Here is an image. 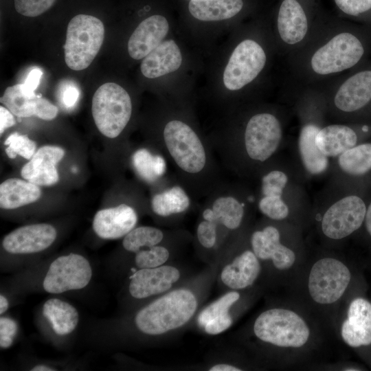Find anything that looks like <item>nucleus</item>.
Returning a JSON list of instances; mask_svg holds the SVG:
<instances>
[{"mask_svg":"<svg viewBox=\"0 0 371 371\" xmlns=\"http://www.w3.org/2000/svg\"><path fill=\"white\" fill-rule=\"evenodd\" d=\"M367 34L341 22H323L310 42L287 58L303 86H321L358 67L369 49Z\"/></svg>","mask_w":371,"mask_h":371,"instance_id":"nucleus-1","label":"nucleus"},{"mask_svg":"<svg viewBox=\"0 0 371 371\" xmlns=\"http://www.w3.org/2000/svg\"><path fill=\"white\" fill-rule=\"evenodd\" d=\"M284 118L271 110L254 113L238 138L212 144L221 164L240 177L259 175L268 166L282 141Z\"/></svg>","mask_w":371,"mask_h":371,"instance_id":"nucleus-2","label":"nucleus"},{"mask_svg":"<svg viewBox=\"0 0 371 371\" xmlns=\"http://www.w3.org/2000/svg\"><path fill=\"white\" fill-rule=\"evenodd\" d=\"M321 87L328 113L339 120L352 118L371 104V65L357 67Z\"/></svg>","mask_w":371,"mask_h":371,"instance_id":"nucleus-3","label":"nucleus"},{"mask_svg":"<svg viewBox=\"0 0 371 371\" xmlns=\"http://www.w3.org/2000/svg\"><path fill=\"white\" fill-rule=\"evenodd\" d=\"M199 218L212 222L216 227L222 247L232 242V234L242 226L247 199L235 185L223 181L205 198Z\"/></svg>","mask_w":371,"mask_h":371,"instance_id":"nucleus-4","label":"nucleus"},{"mask_svg":"<svg viewBox=\"0 0 371 371\" xmlns=\"http://www.w3.org/2000/svg\"><path fill=\"white\" fill-rule=\"evenodd\" d=\"M303 0H282L276 17L273 37L287 58L303 49L324 21H315Z\"/></svg>","mask_w":371,"mask_h":371,"instance_id":"nucleus-5","label":"nucleus"},{"mask_svg":"<svg viewBox=\"0 0 371 371\" xmlns=\"http://www.w3.org/2000/svg\"><path fill=\"white\" fill-rule=\"evenodd\" d=\"M104 38V27L98 18L80 14L69 21L64 45L67 65L80 71L87 68L99 52Z\"/></svg>","mask_w":371,"mask_h":371,"instance_id":"nucleus-6","label":"nucleus"},{"mask_svg":"<svg viewBox=\"0 0 371 371\" xmlns=\"http://www.w3.org/2000/svg\"><path fill=\"white\" fill-rule=\"evenodd\" d=\"M252 331L258 340L278 347H301L310 335L307 324L299 315L280 308L262 312L256 318Z\"/></svg>","mask_w":371,"mask_h":371,"instance_id":"nucleus-7","label":"nucleus"},{"mask_svg":"<svg viewBox=\"0 0 371 371\" xmlns=\"http://www.w3.org/2000/svg\"><path fill=\"white\" fill-rule=\"evenodd\" d=\"M132 110L129 94L116 83H104L93 94V118L99 131L108 138H116L122 133L131 120Z\"/></svg>","mask_w":371,"mask_h":371,"instance_id":"nucleus-8","label":"nucleus"},{"mask_svg":"<svg viewBox=\"0 0 371 371\" xmlns=\"http://www.w3.org/2000/svg\"><path fill=\"white\" fill-rule=\"evenodd\" d=\"M269 60L268 49L258 40L245 38L233 50L223 72L229 91H240L262 74Z\"/></svg>","mask_w":371,"mask_h":371,"instance_id":"nucleus-9","label":"nucleus"},{"mask_svg":"<svg viewBox=\"0 0 371 371\" xmlns=\"http://www.w3.org/2000/svg\"><path fill=\"white\" fill-rule=\"evenodd\" d=\"M193 275L172 261L148 269H137L129 276L128 291L137 300L154 299L181 285Z\"/></svg>","mask_w":371,"mask_h":371,"instance_id":"nucleus-10","label":"nucleus"},{"mask_svg":"<svg viewBox=\"0 0 371 371\" xmlns=\"http://www.w3.org/2000/svg\"><path fill=\"white\" fill-rule=\"evenodd\" d=\"M350 278V272L343 262L333 258H322L311 269L309 293L319 304L334 303L344 293Z\"/></svg>","mask_w":371,"mask_h":371,"instance_id":"nucleus-11","label":"nucleus"},{"mask_svg":"<svg viewBox=\"0 0 371 371\" xmlns=\"http://www.w3.org/2000/svg\"><path fill=\"white\" fill-rule=\"evenodd\" d=\"M229 245L224 249L216 278L221 293L242 291L252 286L262 269L260 262L251 248L233 255Z\"/></svg>","mask_w":371,"mask_h":371,"instance_id":"nucleus-12","label":"nucleus"},{"mask_svg":"<svg viewBox=\"0 0 371 371\" xmlns=\"http://www.w3.org/2000/svg\"><path fill=\"white\" fill-rule=\"evenodd\" d=\"M91 276V267L87 259L80 254H69L52 262L43 286L50 293L78 290L89 283Z\"/></svg>","mask_w":371,"mask_h":371,"instance_id":"nucleus-13","label":"nucleus"},{"mask_svg":"<svg viewBox=\"0 0 371 371\" xmlns=\"http://www.w3.org/2000/svg\"><path fill=\"white\" fill-rule=\"evenodd\" d=\"M364 201L357 195L345 196L328 207L322 219V230L328 238L340 240L362 225L366 216Z\"/></svg>","mask_w":371,"mask_h":371,"instance_id":"nucleus-14","label":"nucleus"},{"mask_svg":"<svg viewBox=\"0 0 371 371\" xmlns=\"http://www.w3.org/2000/svg\"><path fill=\"white\" fill-rule=\"evenodd\" d=\"M241 291H226L198 312L192 326L207 335H218L228 330L235 320L234 308Z\"/></svg>","mask_w":371,"mask_h":371,"instance_id":"nucleus-15","label":"nucleus"},{"mask_svg":"<svg viewBox=\"0 0 371 371\" xmlns=\"http://www.w3.org/2000/svg\"><path fill=\"white\" fill-rule=\"evenodd\" d=\"M193 199L173 175L151 197L152 212L168 225L179 222L190 210Z\"/></svg>","mask_w":371,"mask_h":371,"instance_id":"nucleus-16","label":"nucleus"},{"mask_svg":"<svg viewBox=\"0 0 371 371\" xmlns=\"http://www.w3.org/2000/svg\"><path fill=\"white\" fill-rule=\"evenodd\" d=\"M56 230L47 223L20 227L7 234L2 242L3 249L12 254H29L48 248L56 238Z\"/></svg>","mask_w":371,"mask_h":371,"instance_id":"nucleus-17","label":"nucleus"},{"mask_svg":"<svg viewBox=\"0 0 371 371\" xmlns=\"http://www.w3.org/2000/svg\"><path fill=\"white\" fill-rule=\"evenodd\" d=\"M249 243L260 261L271 260L278 269H289L295 260L294 252L281 243L280 232L273 225L254 231Z\"/></svg>","mask_w":371,"mask_h":371,"instance_id":"nucleus-18","label":"nucleus"},{"mask_svg":"<svg viewBox=\"0 0 371 371\" xmlns=\"http://www.w3.org/2000/svg\"><path fill=\"white\" fill-rule=\"evenodd\" d=\"M137 221L136 210L122 203L98 211L93 218V229L103 239H117L124 237L135 228Z\"/></svg>","mask_w":371,"mask_h":371,"instance_id":"nucleus-19","label":"nucleus"},{"mask_svg":"<svg viewBox=\"0 0 371 371\" xmlns=\"http://www.w3.org/2000/svg\"><path fill=\"white\" fill-rule=\"evenodd\" d=\"M65 150L58 146L45 145L38 148L21 170V177L39 186H50L59 180L57 164Z\"/></svg>","mask_w":371,"mask_h":371,"instance_id":"nucleus-20","label":"nucleus"},{"mask_svg":"<svg viewBox=\"0 0 371 371\" xmlns=\"http://www.w3.org/2000/svg\"><path fill=\"white\" fill-rule=\"evenodd\" d=\"M168 30V22L161 15L155 14L142 21L129 38L130 56L135 60L146 57L163 41Z\"/></svg>","mask_w":371,"mask_h":371,"instance_id":"nucleus-21","label":"nucleus"},{"mask_svg":"<svg viewBox=\"0 0 371 371\" xmlns=\"http://www.w3.org/2000/svg\"><path fill=\"white\" fill-rule=\"evenodd\" d=\"M344 341L351 347L371 344V303L357 298L350 304L348 318L341 326Z\"/></svg>","mask_w":371,"mask_h":371,"instance_id":"nucleus-22","label":"nucleus"},{"mask_svg":"<svg viewBox=\"0 0 371 371\" xmlns=\"http://www.w3.org/2000/svg\"><path fill=\"white\" fill-rule=\"evenodd\" d=\"M181 63L178 45L173 40H166L144 58L140 69L145 77L155 78L177 70Z\"/></svg>","mask_w":371,"mask_h":371,"instance_id":"nucleus-23","label":"nucleus"},{"mask_svg":"<svg viewBox=\"0 0 371 371\" xmlns=\"http://www.w3.org/2000/svg\"><path fill=\"white\" fill-rule=\"evenodd\" d=\"M357 140L358 136L355 129L342 124L324 125L315 138L318 149L328 158L338 157L355 146Z\"/></svg>","mask_w":371,"mask_h":371,"instance_id":"nucleus-24","label":"nucleus"},{"mask_svg":"<svg viewBox=\"0 0 371 371\" xmlns=\"http://www.w3.org/2000/svg\"><path fill=\"white\" fill-rule=\"evenodd\" d=\"M135 173L144 182L150 185H162L171 175L167 173V161L159 152L147 148L136 150L131 156Z\"/></svg>","mask_w":371,"mask_h":371,"instance_id":"nucleus-25","label":"nucleus"},{"mask_svg":"<svg viewBox=\"0 0 371 371\" xmlns=\"http://www.w3.org/2000/svg\"><path fill=\"white\" fill-rule=\"evenodd\" d=\"M41 194L39 186L29 181L8 179L0 185V207L4 210L16 209L36 201Z\"/></svg>","mask_w":371,"mask_h":371,"instance_id":"nucleus-26","label":"nucleus"},{"mask_svg":"<svg viewBox=\"0 0 371 371\" xmlns=\"http://www.w3.org/2000/svg\"><path fill=\"white\" fill-rule=\"evenodd\" d=\"M243 5V0H190L188 9L198 20L216 21L235 16Z\"/></svg>","mask_w":371,"mask_h":371,"instance_id":"nucleus-27","label":"nucleus"},{"mask_svg":"<svg viewBox=\"0 0 371 371\" xmlns=\"http://www.w3.org/2000/svg\"><path fill=\"white\" fill-rule=\"evenodd\" d=\"M43 315L50 322L53 330L60 336L71 333L79 320L76 308L57 298H52L45 302Z\"/></svg>","mask_w":371,"mask_h":371,"instance_id":"nucleus-28","label":"nucleus"},{"mask_svg":"<svg viewBox=\"0 0 371 371\" xmlns=\"http://www.w3.org/2000/svg\"><path fill=\"white\" fill-rule=\"evenodd\" d=\"M179 230L165 231L153 226H139L133 228L123 238L124 249L133 254L163 243L173 236Z\"/></svg>","mask_w":371,"mask_h":371,"instance_id":"nucleus-29","label":"nucleus"},{"mask_svg":"<svg viewBox=\"0 0 371 371\" xmlns=\"http://www.w3.org/2000/svg\"><path fill=\"white\" fill-rule=\"evenodd\" d=\"M337 165L344 173L361 176L371 170V143L355 145L338 156Z\"/></svg>","mask_w":371,"mask_h":371,"instance_id":"nucleus-30","label":"nucleus"},{"mask_svg":"<svg viewBox=\"0 0 371 371\" xmlns=\"http://www.w3.org/2000/svg\"><path fill=\"white\" fill-rule=\"evenodd\" d=\"M38 95L27 94L23 84H17L5 89L1 102L14 115L19 117H29L36 115Z\"/></svg>","mask_w":371,"mask_h":371,"instance_id":"nucleus-31","label":"nucleus"},{"mask_svg":"<svg viewBox=\"0 0 371 371\" xmlns=\"http://www.w3.org/2000/svg\"><path fill=\"white\" fill-rule=\"evenodd\" d=\"M259 175L260 196L284 195L289 180L283 170L266 167Z\"/></svg>","mask_w":371,"mask_h":371,"instance_id":"nucleus-32","label":"nucleus"},{"mask_svg":"<svg viewBox=\"0 0 371 371\" xmlns=\"http://www.w3.org/2000/svg\"><path fill=\"white\" fill-rule=\"evenodd\" d=\"M4 144L7 146L5 153L10 159H14L16 155L30 159L36 153V144L27 135L14 133L5 139Z\"/></svg>","mask_w":371,"mask_h":371,"instance_id":"nucleus-33","label":"nucleus"},{"mask_svg":"<svg viewBox=\"0 0 371 371\" xmlns=\"http://www.w3.org/2000/svg\"><path fill=\"white\" fill-rule=\"evenodd\" d=\"M283 196H263L258 201L260 212L268 218L282 221L289 214V207Z\"/></svg>","mask_w":371,"mask_h":371,"instance_id":"nucleus-34","label":"nucleus"},{"mask_svg":"<svg viewBox=\"0 0 371 371\" xmlns=\"http://www.w3.org/2000/svg\"><path fill=\"white\" fill-rule=\"evenodd\" d=\"M56 0H14L16 12L28 17L38 16L48 10Z\"/></svg>","mask_w":371,"mask_h":371,"instance_id":"nucleus-35","label":"nucleus"},{"mask_svg":"<svg viewBox=\"0 0 371 371\" xmlns=\"http://www.w3.org/2000/svg\"><path fill=\"white\" fill-rule=\"evenodd\" d=\"M337 8L345 15L358 17L371 10V0H334Z\"/></svg>","mask_w":371,"mask_h":371,"instance_id":"nucleus-36","label":"nucleus"},{"mask_svg":"<svg viewBox=\"0 0 371 371\" xmlns=\"http://www.w3.org/2000/svg\"><path fill=\"white\" fill-rule=\"evenodd\" d=\"M18 326L14 320L8 317L0 318V347L8 348L13 343Z\"/></svg>","mask_w":371,"mask_h":371,"instance_id":"nucleus-37","label":"nucleus"},{"mask_svg":"<svg viewBox=\"0 0 371 371\" xmlns=\"http://www.w3.org/2000/svg\"><path fill=\"white\" fill-rule=\"evenodd\" d=\"M58 109L48 100L38 96L36 109V115L44 120H52L58 115Z\"/></svg>","mask_w":371,"mask_h":371,"instance_id":"nucleus-38","label":"nucleus"},{"mask_svg":"<svg viewBox=\"0 0 371 371\" xmlns=\"http://www.w3.org/2000/svg\"><path fill=\"white\" fill-rule=\"evenodd\" d=\"M42 75V70L38 67H34L30 70L24 83H23V89L27 94L30 95H36L35 90L39 85Z\"/></svg>","mask_w":371,"mask_h":371,"instance_id":"nucleus-39","label":"nucleus"},{"mask_svg":"<svg viewBox=\"0 0 371 371\" xmlns=\"http://www.w3.org/2000/svg\"><path fill=\"white\" fill-rule=\"evenodd\" d=\"M80 96L79 89L74 85H67L61 94L62 102L67 108L73 107Z\"/></svg>","mask_w":371,"mask_h":371,"instance_id":"nucleus-40","label":"nucleus"},{"mask_svg":"<svg viewBox=\"0 0 371 371\" xmlns=\"http://www.w3.org/2000/svg\"><path fill=\"white\" fill-rule=\"evenodd\" d=\"M14 114L6 107L0 106V133L15 124Z\"/></svg>","mask_w":371,"mask_h":371,"instance_id":"nucleus-41","label":"nucleus"},{"mask_svg":"<svg viewBox=\"0 0 371 371\" xmlns=\"http://www.w3.org/2000/svg\"><path fill=\"white\" fill-rule=\"evenodd\" d=\"M209 371H240L242 369L230 362L225 361H216L212 363L206 368Z\"/></svg>","mask_w":371,"mask_h":371,"instance_id":"nucleus-42","label":"nucleus"},{"mask_svg":"<svg viewBox=\"0 0 371 371\" xmlns=\"http://www.w3.org/2000/svg\"><path fill=\"white\" fill-rule=\"evenodd\" d=\"M366 227L368 232L371 236V203L368 207L366 208V212L365 216Z\"/></svg>","mask_w":371,"mask_h":371,"instance_id":"nucleus-43","label":"nucleus"},{"mask_svg":"<svg viewBox=\"0 0 371 371\" xmlns=\"http://www.w3.org/2000/svg\"><path fill=\"white\" fill-rule=\"evenodd\" d=\"M8 301L5 296L0 295V314L4 313L8 308Z\"/></svg>","mask_w":371,"mask_h":371,"instance_id":"nucleus-44","label":"nucleus"},{"mask_svg":"<svg viewBox=\"0 0 371 371\" xmlns=\"http://www.w3.org/2000/svg\"><path fill=\"white\" fill-rule=\"evenodd\" d=\"M31 370L32 371H54L56 370L47 366L38 365V366H34Z\"/></svg>","mask_w":371,"mask_h":371,"instance_id":"nucleus-45","label":"nucleus"}]
</instances>
